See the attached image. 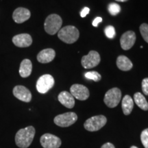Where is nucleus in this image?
I'll return each instance as SVG.
<instances>
[{"label":"nucleus","instance_id":"obj_14","mask_svg":"<svg viewBox=\"0 0 148 148\" xmlns=\"http://www.w3.org/2000/svg\"><path fill=\"white\" fill-rule=\"evenodd\" d=\"M12 42L18 47H27L32 43V38L28 34H20L12 38Z\"/></svg>","mask_w":148,"mask_h":148},{"label":"nucleus","instance_id":"obj_16","mask_svg":"<svg viewBox=\"0 0 148 148\" xmlns=\"http://www.w3.org/2000/svg\"><path fill=\"white\" fill-rule=\"evenodd\" d=\"M58 101L64 106L67 108H72L75 106V99L71 92L67 91H62L58 96Z\"/></svg>","mask_w":148,"mask_h":148},{"label":"nucleus","instance_id":"obj_30","mask_svg":"<svg viewBox=\"0 0 148 148\" xmlns=\"http://www.w3.org/2000/svg\"><path fill=\"white\" fill-rule=\"evenodd\" d=\"M116 1H119V2H125V1H128V0H116Z\"/></svg>","mask_w":148,"mask_h":148},{"label":"nucleus","instance_id":"obj_27","mask_svg":"<svg viewBox=\"0 0 148 148\" xmlns=\"http://www.w3.org/2000/svg\"><path fill=\"white\" fill-rule=\"evenodd\" d=\"M89 11H90V9L88 8H87V7H85V8H83L82 10H81V12H80L81 17H82V18L85 17V16H86L88 14Z\"/></svg>","mask_w":148,"mask_h":148},{"label":"nucleus","instance_id":"obj_21","mask_svg":"<svg viewBox=\"0 0 148 148\" xmlns=\"http://www.w3.org/2000/svg\"><path fill=\"white\" fill-rule=\"evenodd\" d=\"M84 77L88 79H92L95 82H99L101 78V75L97 71H88L84 73Z\"/></svg>","mask_w":148,"mask_h":148},{"label":"nucleus","instance_id":"obj_11","mask_svg":"<svg viewBox=\"0 0 148 148\" xmlns=\"http://www.w3.org/2000/svg\"><path fill=\"white\" fill-rule=\"evenodd\" d=\"M136 41V34L133 31H127L120 38L121 47L124 50H128L134 45Z\"/></svg>","mask_w":148,"mask_h":148},{"label":"nucleus","instance_id":"obj_17","mask_svg":"<svg viewBox=\"0 0 148 148\" xmlns=\"http://www.w3.org/2000/svg\"><path fill=\"white\" fill-rule=\"evenodd\" d=\"M32 71V64L29 59L22 60L19 67V74L22 77H27L31 75Z\"/></svg>","mask_w":148,"mask_h":148},{"label":"nucleus","instance_id":"obj_23","mask_svg":"<svg viewBox=\"0 0 148 148\" xmlns=\"http://www.w3.org/2000/svg\"><path fill=\"white\" fill-rule=\"evenodd\" d=\"M140 32L143 38L148 43V24L143 23L140 26Z\"/></svg>","mask_w":148,"mask_h":148},{"label":"nucleus","instance_id":"obj_24","mask_svg":"<svg viewBox=\"0 0 148 148\" xmlns=\"http://www.w3.org/2000/svg\"><path fill=\"white\" fill-rule=\"evenodd\" d=\"M140 140L145 148H148V128L142 131L140 134Z\"/></svg>","mask_w":148,"mask_h":148},{"label":"nucleus","instance_id":"obj_31","mask_svg":"<svg viewBox=\"0 0 148 148\" xmlns=\"http://www.w3.org/2000/svg\"><path fill=\"white\" fill-rule=\"evenodd\" d=\"M130 148H138V147H136V146H132V147H131Z\"/></svg>","mask_w":148,"mask_h":148},{"label":"nucleus","instance_id":"obj_25","mask_svg":"<svg viewBox=\"0 0 148 148\" xmlns=\"http://www.w3.org/2000/svg\"><path fill=\"white\" fill-rule=\"evenodd\" d=\"M104 32L106 36L109 38H113L115 36L116 32H115V29L113 26L112 25H108L104 29Z\"/></svg>","mask_w":148,"mask_h":148},{"label":"nucleus","instance_id":"obj_22","mask_svg":"<svg viewBox=\"0 0 148 148\" xmlns=\"http://www.w3.org/2000/svg\"><path fill=\"white\" fill-rule=\"evenodd\" d=\"M108 10L109 13H110L111 15L115 16L116 14H118L121 11V7L119 4L116 3H111L108 5Z\"/></svg>","mask_w":148,"mask_h":148},{"label":"nucleus","instance_id":"obj_1","mask_svg":"<svg viewBox=\"0 0 148 148\" xmlns=\"http://www.w3.org/2000/svg\"><path fill=\"white\" fill-rule=\"evenodd\" d=\"M35 135V128L28 126L21 129L15 135L16 145L20 148H27L32 143Z\"/></svg>","mask_w":148,"mask_h":148},{"label":"nucleus","instance_id":"obj_29","mask_svg":"<svg viewBox=\"0 0 148 148\" xmlns=\"http://www.w3.org/2000/svg\"><path fill=\"white\" fill-rule=\"evenodd\" d=\"M101 148H115L113 144L111 143H106L101 146Z\"/></svg>","mask_w":148,"mask_h":148},{"label":"nucleus","instance_id":"obj_8","mask_svg":"<svg viewBox=\"0 0 148 148\" xmlns=\"http://www.w3.org/2000/svg\"><path fill=\"white\" fill-rule=\"evenodd\" d=\"M100 56L97 51H90L87 55L82 57L81 63L85 69H91L97 66L100 62Z\"/></svg>","mask_w":148,"mask_h":148},{"label":"nucleus","instance_id":"obj_19","mask_svg":"<svg viewBox=\"0 0 148 148\" xmlns=\"http://www.w3.org/2000/svg\"><path fill=\"white\" fill-rule=\"evenodd\" d=\"M121 108L125 115H129L134 108V101L130 95H125L122 99Z\"/></svg>","mask_w":148,"mask_h":148},{"label":"nucleus","instance_id":"obj_28","mask_svg":"<svg viewBox=\"0 0 148 148\" xmlns=\"http://www.w3.org/2000/svg\"><path fill=\"white\" fill-rule=\"evenodd\" d=\"M101 21H102V18H101V17H99V16L96 17L95 19L93 20V21H92V25H93L94 27H97L98 23H101Z\"/></svg>","mask_w":148,"mask_h":148},{"label":"nucleus","instance_id":"obj_26","mask_svg":"<svg viewBox=\"0 0 148 148\" xmlns=\"http://www.w3.org/2000/svg\"><path fill=\"white\" fill-rule=\"evenodd\" d=\"M142 90L145 95H148V77L142 81Z\"/></svg>","mask_w":148,"mask_h":148},{"label":"nucleus","instance_id":"obj_4","mask_svg":"<svg viewBox=\"0 0 148 148\" xmlns=\"http://www.w3.org/2000/svg\"><path fill=\"white\" fill-rule=\"evenodd\" d=\"M106 122L107 119L105 116H93L85 121L84 127L86 130L90 131V132H95L104 126Z\"/></svg>","mask_w":148,"mask_h":148},{"label":"nucleus","instance_id":"obj_5","mask_svg":"<svg viewBox=\"0 0 148 148\" xmlns=\"http://www.w3.org/2000/svg\"><path fill=\"white\" fill-rule=\"evenodd\" d=\"M121 99V90L118 88H112L105 94L103 101L109 108H114L119 104Z\"/></svg>","mask_w":148,"mask_h":148},{"label":"nucleus","instance_id":"obj_10","mask_svg":"<svg viewBox=\"0 0 148 148\" xmlns=\"http://www.w3.org/2000/svg\"><path fill=\"white\" fill-rule=\"evenodd\" d=\"M70 91L74 98H76L81 101L87 99L90 95L88 88L82 84H73L70 88Z\"/></svg>","mask_w":148,"mask_h":148},{"label":"nucleus","instance_id":"obj_13","mask_svg":"<svg viewBox=\"0 0 148 148\" xmlns=\"http://www.w3.org/2000/svg\"><path fill=\"white\" fill-rule=\"evenodd\" d=\"M31 13L28 9L25 8H17L12 14V18L16 23H22L30 18Z\"/></svg>","mask_w":148,"mask_h":148},{"label":"nucleus","instance_id":"obj_2","mask_svg":"<svg viewBox=\"0 0 148 148\" xmlns=\"http://www.w3.org/2000/svg\"><path fill=\"white\" fill-rule=\"evenodd\" d=\"M79 32L76 27L73 25H67L60 29L58 32V36L62 42L72 44L79 38Z\"/></svg>","mask_w":148,"mask_h":148},{"label":"nucleus","instance_id":"obj_20","mask_svg":"<svg viewBox=\"0 0 148 148\" xmlns=\"http://www.w3.org/2000/svg\"><path fill=\"white\" fill-rule=\"evenodd\" d=\"M134 100L140 109L143 110H148V102L143 94L139 92H136L134 95Z\"/></svg>","mask_w":148,"mask_h":148},{"label":"nucleus","instance_id":"obj_7","mask_svg":"<svg viewBox=\"0 0 148 148\" xmlns=\"http://www.w3.org/2000/svg\"><path fill=\"white\" fill-rule=\"evenodd\" d=\"M54 83L53 76L49 74H45L40 76L37 80L36 89L40 93H46L53 87Z\"/></svg>","mask_w":148,"mask_h":148},{"label":"nucleus","instance_id":"obj_6","mask_svg":"<svg viewBox=\"0 0 148 148\" xmlns=\"http://www.w3.org/2000/svg\"><path fill=\"white\" fill-rule=\"evenodd\" d=\"M77 120V116L75 112H69L58 114L54 118L55 124L62 127H69L75 123Z\"/></svg>","mask_w":148,"mask_h":148},{"label":"nucleus","instance_id":"obj_3","mask_svg":"<svg viewBox=\"0 0 148 148\" xmlns=\"http://www.w3.org/2000/svg\"><path fill=\"white\" fill-rule=\"evenodd\" d=\"M62 24V20L60 16L56 14H51L46 18L44 28L47 34L54 35L60 30Z\"/></svg>","mask_w":148,"mask_h":148},{"label":"nucleus","instance_id":"obj_18","mask_svg":"<svg viewBox=\"0 0 148 148\" xmlns=\"http://www.w3.org/2000/svg\"><path fill=\"white\" fill-rule=\"evenodd\" d=\"M116 63L117 67L123 71H130L133 66L132 62H131V60L125 56H119L116 59Z\"/></svg>","mask_w":148,"mask_h":148},{"label":"nucleus","instance_id":"obj_15","mask_svg":"<svg viewBox=\"0 0 148 148\" xmlns=\"http://www.w3.org/2000/svg\"><path fill=\"white\" fill-rule=\"evenodd\" d=\"M56 56V52L53 49L48 48L40 51L37 55V60L40 63H48L50 62L54 59Z\"/></svg>","mask_w":148,"mask_h":148},{"label":"nucleus","instance_id":"obj_9","mask_svg":"<svg viewBox=\"0 0 148 148\" xmlns=\"http://www.w3.org/2000/svg\"><path fill=\"white\" fill-rule=\"evenodd\" d=\"M40 142L44 148H59L62 143L60 138L49 133L42 135Z\"/></svg>","mask_w":148,"mask_h":148},{"label":"nucleus","instance_id":"obj_12","mask_svg":"<svg viewBox=\"0 0 148 148\" xmlns=\"http://www.w3.org/2000/svg\"><path fill=\"white\" fill-rule=\"evenodd\" d=\"M13 95L18 99L24 102H29L32 99V93L29 90L21 85H18L13 88Z\"/></svg>","mask_w":148,"mask_h":148}]
</instances>
